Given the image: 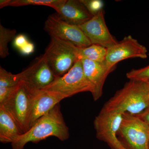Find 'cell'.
<instances>
[{
    "mask_svg": "<svg viewBox=\"0 0 149 149\" xmlns=\"http://www.w3.org/2000/svg\"><path fill=\"white\" fill-rule=\"evenodd\" d=\"M123 113L116 111H101L94 121L97 139L111 149H126L119 141L118 133Z\"/></svg>",
    "mask_w": 149,
    "mask_h": 149,
    "instance_id": "7",
    "label": "cell"
},
{
    "mask_svg": "<svg viewBox=\"0 0 149 149\" xmlns=\"http://www.w3.org/2000/svg\"><path fill=\"white\" fill-rule=\"evenodd\" d=\"M23 134L13 118L0 106V142L3 143H13Z\"/></svg>",
    "mask_w": 149,
    "mask_h": 149,
    "instance_id": "15",
    "label": "cell"
},
{
    "mask_svg": "<svg viewBox=\"0 0 149 149\" xmlns=\"http://www.w3.org/2000/svg\"><path fill=\"white\" fill-rule=\"evenodd\" d=\"M148 149H149V143H148Z\"/></svg>",
    "mask_w": 149,
    "mask_h": 149,
    "instance_id": "25",
    "label": "cell"
},
{
    "mask_svg": "<svg viewBox=\"0 0 149 149\" xmlns=\"http://www.w3.org/2000/svg\"><path fill=\"white\" fill-rule=\"evenodd\" d=\"M55 10L62 19L77 26L87 22L93 17L81 0H65Z\"/></svg>",
    "mask_w": 149,
    "mask_h": 149,
    "instance_id": "14",
    "label": "cell"
},
{
    "mask_svg": "<svg viewBox=\"0 0 149 149\" xmlns=\"http://www.w3.org/2000/svg\"><path fill=\"white\" fill-rule=\"evenodd\" d=\"M147 48L130 35L125 37L114 45L107 49L105 61L111 66L126 59L148 57Z\"/></svg>",
    "mask_w": 149,
    "mask_h": 149,
    "instance_id": "10",
    "label": "cell"
},
{
    "mask_svg": "<svg viewBox=\"0 0 149 149\" xmlns=\"http://www.w3.org/2000/svg\"><path fill=\"white\" fill-rule=\"evenodd\" d=\"M107 49L98 45H92L85 48H79L80 59H87L97 62L105 61Z\"/></svg>",
    "mask_w": 149,
    "mask_h": 149,
    "instance_id": "18",
    "label": "cell"
},
{
    "mask_svg": "<svg viewBox=\"0 0 149 149\" xmlns=\"http://www.w3.org/2000/svg\"><path fill=\"white\" fill-rule=\"evenodd\" d=\"M126 77L130 80L149 82V65L139 69H133L127 72Z\"/></svg>",
    "mask_w": 149,
    "mask_h": 149,
    "instance_id": "20",
    "label": "cell"
},
{
    "mask_svg": "<svg viewBox=\"0 0 149 149\" xmlns=\"http://www.w3.org/2000/svg\"><path fill=\"white\" fill-rule=\"evenodd\" d=\"M44 90L59 93L66 98L83 92L91 93L93 88L85 77L82 61L79 60L66 74L58 77Z\"/></svg>",
    "mask_w": 149,
    "mask_h": 149,
    "instance_id": "6",
    "label": "cell"
},
{
    "mask_svg": "<svg viewBox=\"0 0 149 149\" xmlns=\"http://www.w3.org/2000/svg\"><path fill=\"white\" fill-rule=\"evenodd\" d=\"M79 47L72 43L54 37L46 48L45 55L56 76L61 77L79 60Z\"/></svg>",
    "mask_w": 149,
    "mask_h": 149,
    "instance_id": "3",
    "label": "cell"
},
{
    "mask_svg": "<svg viewBox=\"0 0 149 149\" xmlns=\"http://www.w3.org/2000/svg\"><path fill=\"white\" fill-rule=\"evenodd\" d=\"M44 29L51 37H54L72 43L79 48L92 45L79 26L72 25L62 19L55 13L48 17Z\"/></svg>",
    "mask_w": 149,
    "mask_h": 149,
    "instance_id": "8",
    "label": "cell"
},
{
    "mask_svg": "<svg viewBox=\"0 0 149 149\" xmlns=\"http://www.w3.org/2000/svg\"><path fill=\"white\" fill-rule=\"evenodd\" d=\"M148 83H149V82H148Z\"/></svg>",
    "mask_w": 149,
    "mask_h": 149,
    "instance_id": "26",
    "label": "cell"
},
{
    "mask_svg": "<svg viewBox=\"0 0 149 149\" xmlns=\"http://www.w3.org/2000/svg\"><path fill=\"white\" fill-rule=\"evenodd\" d=\"M136 116L143 120L149 126V107L140 114Z\"/></svg>",
    "mask_w": 149,
    "mask_h": 149,
    "instance_id": "24",
    "label": "cell"
},
{
    "mask_svg": "<svg viewBox=\"0 0 149 149\" xmlns=\"http://www.w3.org/2000/svg\"><path fill=\"white\" fill-rule=\"evenodd\" d=\"M81 1L93 16H95L103 10L104 3L101 0H81Z\"/></svg>",
    "mask_w": 149,
    "mask_h": 149,
    "instance_id": "21",
    "label": "cell"
},
{
    "mask_svg": "<svg viewBox=\"0 0 149 149\" xmlns=\"http://www.w3.org/2000/svg\"><path fill=\"white\" fill-rule=\"evenodd\" d=\"M149 107V83L130 80L104 105L101 110L138 115Z\"/></svg>",
    "mask_w": 149,
    "mask_h": 149,
    "instance_id": "2",
    "label": "cell"
},
{
    "mask_svg": "<svg viewBox=\"0 0 149 149\" xmlns=\"http://www.w3.org/2000/svg\"><path fill=\"white\" fill-rule=\"evenodd\" d=\"M19 73L13 74L0 67V104L21 81Z\"/></svg>",
    "mask_w": 149,
    "mask_h": 149,
    "instance_id": "16",
    "label": "cell"
},
{
    "mask_svg": "<svg viewBox=\"0 0 149 149\" xmlns=\"http://www.w3.org/2000/svg\"><path fill=\"white\" fill-rule=\"evenodd\" d=\"M19 73L21 81L32 90H44L58 77L51 69L45 54L36 58L32 65Z\"/></svg>",
    "mask_w": 149,
    "mask_h": 149,
    "instance_id": "9",
    "label": "cell"
},
{
    "mask_svg": "<svg viewBox=\"0 0 149 149\" xmlns=\"http://www.w3.org/2000/svg\"><path fill=\"white\" fill-rule=\"evenodd\" d=\"M35 45L33 43L29 42L24 47L22 48L19 52L24 55H29L34 52L35 51Z\"/></svg>",
    "mask_w": 149,
    "mask_h": 149,
    "instance_id": "23",
    "label": "cell"
},
{
    "mask_svg": "<svg viewBox=\"0 0 149 149\" xmlns=\"http://www.w3.org/2000/svg\"><path fill=\"white\" fill-rule=\"evenodd\" d=\"M33 91L21 81L0 104L15 121L23 134L29 130L28 120Z\"/></svg>",
    "mask_w": 149,
    "mask_h": 149,
    "instance_id": "4",
    "label": "cell"
},
{
    "mask_svg": "<svg viewBox=\"0 0 149 149\" xmlns=\"http://www.w3.org/2000/svg\"><path fill=\"white\" fill-rule=\"evenodd\" d=\"M17 31L15 29L5 28L0 24V56L6 58L9 55L8 43L15 37Z\"/></svg>",
    "mask_w": 149,
    "mask_h": 149,
    "instance_id": "19",
    "label": "cell"
},
{
    "mask_svg": "<svg viewBox=\"0 0 149 149\" xmlns=\"http://www.w3.org/2000/svg\"><path fill=\"white\" fill-rule=\"evenodd\" d=\"M85 77L93 88L92 94L95 101L101 97L103 88L107 77L114 70L116 66H111L106 61L97 62L87 59H81Z\"/></svg>",
    "mask_w": 149,
    "mask_h": 149,
    "instance_id": "13",
    "label": "cell"
},
{
    "mask_svg": "<svg viewBox=\"0 0 149 149\" xmlns=\"http://www.w3.org/2000/svg\"><path fill=\"white\" fill-rule=\"evenodd\" d=\"M118 137L126 149H148L149 126L137 116L123 113Z\"/></svg>",
    "mask_w": 149,
    "mask_h": 149,
    "instance_id": "5",
    "label": "cell"
},
{
    "mask_svg": "<svg viewBox=\"0 0 149 149\" xmlns=\"http://www.w3.org/2000/svg\"><path fill=\"white\" fill-rule=\"evenodd\" d=\"M69 128L63 116L60 104L40 118L26 133L12 143V149H23L29 143H36L51 136L64 141L69 138Z\"/></svg>",
    "mask_w": 149,
    "mask_h": 149,
    "instance_id": "1",
    "label": "cell"
},
{
    "mask_svg": "<svg viewBox=\"0 0 149 149\" xmlns=\"http://www.w3.org/2000/svg\"><path fill=\"white\" fill-rule=\"evenodd\" d=\"M33 96L28 116L29 129L40 118L47 113L60 102L66 98L56 92L46 90H32Z\"/></svg>",
    "mask_w": 149,
    "mask_h": 149,
    "instance_id": "11",
    "label": "cell"
},
{
    "mask_svg": "<svg viewBox=\"0 0 149 149\" xmlns=\"http://www.w3.org/2000/svg\"><path fill=\"white\" fill-rule=\"evenodd\" d=\"M104 10L90 20L79 26L92 45H98L108 49L117 44L106 24Z\"/></svg>",
    "mask_w": 149,
    "mask_h": 149,
    "instance_id": "12",
    "label": "cell"
},
{
    "mask_svg": "<svg viewBox=\"0 0 149 149\" xmlns=\"http://www.w3.org/2000/svg\"><path fill=\"white\" fill-rule=\"evenodd\" d=\"M29 42V41L25 35L20 34L15 38L13 41V45L15 48L19 51L22 48L24 47Z\"/></svg>",
    "mask_w": 149,
    "mask_h": 149,
    "instance_id": "22",
    "label": "cell"
},
{
    "mask_svg": "<svg viewBox=\"0 0 149 149\" xmlns=\"http://www.w3.org/2000/svg\"><path fill=\"white\" fill-rule=\"evenodd\" d=\"M65 0H1L0 8L7 6L19 7L28 5H42L50 7L55 9Z\"/></svg>",
    "mask_w": 149,
    "mask_h": 149,
    "instance_id": "17",
    "label": "cell"
}]
</instances>
